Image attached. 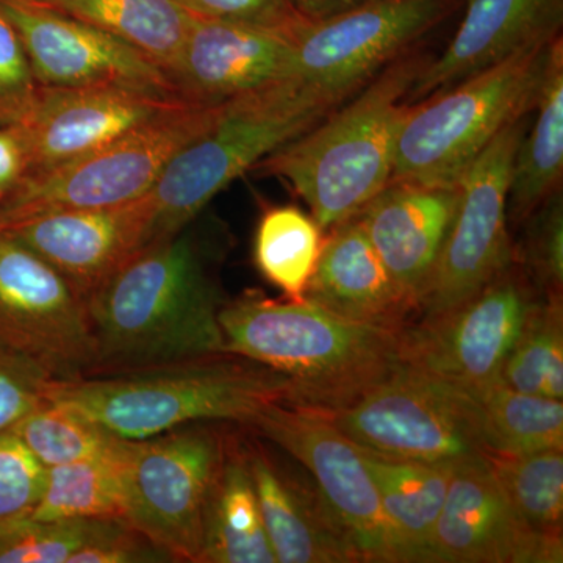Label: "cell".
I'll list each match as a JSON object with an SVG mask.
<instances>
[{
    "label": "cell",
    "instance_id": "4",
    "mask_svg": "<svg viewBox=\"0 0 563 563\" xmlns=\"http://www.w3.org/2000/svg\"><path fill=\"white\" fill-rule=\"evenodd\" d=\"M47 399L66 404L122 440H143L192 422L247 424L274 404H295L290 377L218 352L111 376L52 380Z\"/></svg>",
    "mask_w": 563,
    "mask_h": 563
},
{
    "label": "cell",
    "instance_id": "37",
    "mask_svg": "<svg viewBox=\"0 0 563 563\" xmlns=\"http://www.w3.org/2000/svg\"><path fill=\"white\" fill-rule=\"evenodd\" d=\"M38 88L20 35L0 13V125L20 122Z\"/></svg>",
    "mask_w": 563,
    "mask_h": 563
},
{
    "label": "cell",
    "instance_id": "31",
    "mask_svg": "<svg viewBox=\"0 0 563 563\" xmlns=\"http://www.w3.org/2000/svg\"><path fill=\"white\" fill-rule=\"evenodd\" d=\"M487 461L520 520L532 531L562 539L563 450L492 454Z\"/></svg>",
    "mask_w": 563,
    "mask_h": 563
},
{
    "label": "cell",
    "instance_id": "18",
    "mask_svg": "<svg viewBox=\"0 0 563 563\" xmlns=\"http://www.w3.org/2000/svg\"><path fill=\"white\" fill-rule=\"evenodd\" d=\"M147 195L124 206L54 211L0 229L49 263L87 303L131 255L146 246Z\"/></svg>",
    "mask_w": 563,
    "mask_h": 563
},
{
    "label": "cell",
    "instance_id": "8",
    "mask_svg": "<svg viewBox=\"0 0 563 563\" xmlns=\"http://www.w3.org/2000/svg\"><path fill=\"white\" fill-rule=\"evenodd\" d=\"M322 415L366 453L393 461L459 465L490 455L472 393L401 362L354 401Z\"/></svg>",
    "mask_w": 563,
    "mask_h": 563
},
{
    "label": "cell",
    "instance_id": "39",
    "mask_svg": "<svg viewBox=\"0 0 563 563\" xmlns=\"http://www.w3.org/2000/svg\"><path fill=\"white\" fill-rule=\"evenodd\" d=\"M51 383L38 366L0 346V432L46 401Z\"/></svg>",
    "mask_w": 563,
    "mask_h": 563
},
{
    "label": "cell",
    "instance_id": "25",
    "mask_svg": "<svg viewBox=\"0 0 563 563\" xmlns=\"http://www.w3.org/2000/svg\"><path fill=\"white\" fill-rule=\"evenodd\" d=\"M531 131L515 152L507 195V221L521 225L550 196L562 190L563 176V43L554 41Z\"/></svg>",
    "mask_w": 563,
    "mask_h": 563
},
{
    "label": "cell",
    "instance_id": "19",
    "mask_svg": "<svg viewBox=\"0 0 563 563\" xmlns=\"http://www.w3.org/2000/svg\"><path fill=\"white\" fill-rule=\"evenodd\" d=\"M292 77L285 33L192 16L168 79L192 106H218Z\"/></svg>",
    "mask_w": 563,
    "mask_h": 563
},
{
    "label": "cell",
    "instance_id": "43",
    "mask_svg": "<svg viewBox=\"0 0 563 563\" xmlns=\"http://www.w3.org/2000/svg\"><path fill=\"white\" fill-rule=\"evenodd\" d=\"M0 2H29V0H0Z\"/></svg>",
    "mask_w": 563,
    "mask_h": 563
},
{
    "label": "cell",
    "instance_id": "36",
    "mask_svg": "<svg viewBox=\"0 0 563 563\" xmlns=\"http://www.w3.org/2000/svg\"><path fill=\"white\" fill-rule=\"evenodd\" d=\"M44 479L46 466L13 432H0V518L31 512Z\"/></svg>",
    "mask_w": 563,
    "mask_h": 563
},
{
    "label": "cell",
    "instance_id": "41",
    "mask_svg": "<svg viewBox=\"0 0 563 563\" xmlns=\"http://www.w3.org/2000/svg\"><path fill=\"white\" fill-rule=\"evenodd\" d=\"M27 168L24 143L14 125H0V192H7L22 179Z\"/></svg>",
    "mask_w": 563,
    "mask_h": 563
},
{
    "label": "cell",
    "instance_id": "22",
    "mask_svg": "<svg viewBox=\"0 0 563 563\" xmlns=\"http://www.w3.org/2000/svg\"><path fill=\"white\" fill-rule=\"evenodd\" d=\"M563 0H466L457 32L446 49L429 58L407 103L446 90L520 51L562 36Z\"/></svg>",
    "mask_w": 563,
    "mask_h": 563
},
{
    "label": "cell",
    "instance_id": "23",
    "mask_svg": "<svg viewBox=\"0 0 563 563\" xmlns=\"http://www.w3.org/2000/svg\"><path fill=\"white\" fill-rule=\"evenodd\" d=\"M329 231L303 298L363 324L393 331L410 324L415 307L391 279L357 218Z\"/></svg>",
    "mask_w": 563,
    "mask_h": 563
},
{
    "label": "cell",
    "instance_id": "38",
    "mask_svg": "<svg viewBox=\"0 0 563 563\" xmlns=\"http://www.w3.org/2000/svg\"><path fill=\"white\" fill-rule=\"evenodd\" d=\"M192 14L206 20L235 22L290 36L302 22L291 0H176Z\"/></svg>",
    "mask_w": 563,
    "mask_h": 563
},
{
    "label": "cell",
    "instance_id": "20",
    "mask_svg": "<svg viewBox=\"0 0 563 563\" xmlns=\"http://www.w3.org/2000/svg\"><path fill=\"white\" fill-rule=\"evenodd\" d=\"M242 448L277 563L361 562L313 479L292 472L255 433L242 435Z\"/></svg>",
    "mask_w": 563,
    "mask_h": 563
},
{
    "label": "cell",
    "instance_id": "21",
    "mask_svg": "<svg viewBox=\"0 0 563 563\" xmlns=\"http://www.w3.org/2000/svg\"><path fill=\"white\" fill-rule=\"evenodd\" d=\"M457 195V184L391 179L354 214L415 314L450 231Z\"/></svg>",
    "mask_w": 563,
    "mask_h": 563
},
{
    "label": "cell",
    "instance_id": "28",
    "mask_svg": "<svg viewBox=\"0 0 563 563\" xmlns=\"http://www.w3.org/2000/svg\"><path fill=\"white\" fill-rule=\"evenodd\" d=\"M479 406L485 444L492 454L563 450V402L498 383L470 391Z\"/></svg>",
    "mask_w": 563,
    "mask_h": 563
},
{
    "label": "cell",
    "instance_id": "5",
    "mask_svg": "<svg viewBox=\"0 0 563 563\" xmlns=\"http://www.w3.org/2000/svg\"><path fill=\"white\" fill-rule=\"evenodd\" d=\"M336 107L296 79L222 103L213 124L168 163L147 192L146 246L176 235L199 218L218 192Z\"/></svg>",
    "mask_w": 563,
    "mask_h": 563
},
{
    "label": "cell",
    "instance_id": "2",
    "mask_svg": "<svg viewBox=\"0 0 563 563\" xmlns=\"http://www.w3.org/2000/svg\"><path fill=\"white\" fill-rule=\"evenodd\" d=\"M224 352L290 377L292 406L329 413L342 409L399 363L398 333L346 320L306 298L246 292L220 312Z\"/></svg>",
    "mask_w": 563,
    "mask_h": 563
},
{
    "label": "cell",
    "instance_id": "24",
    "mask_svg": "<svg viewBox=\"0 0 563 563\" xmlns=\"http://www.w3.org/2000/svg\"><path fill=\"white\" fill-rule=\"evenodd\" d=\"M198 563H277L242 448L229 435L203 518Z\"/></svg>",
    "mask_w": 563,
    "mask_h": 563
},
{
    "label": "cell",
    "instance_id": "30",
    "mask_svg": "<svg viewBox=\"0 0 563 563\" xmlns=\"http://www.w3.org/2000/svg\"><path fill=\"white\" fill-rule=\"evenodd\" d=\"M313 217L295 206L266 207L254 239V262L285 298L303 299L324 235Z\"/></svg>",
    "mask_w": 563,
    "mask_h": 563
},
{
    "label": "cell",
    "instance_id": "35",
    "mask_svg": "<svg viewBox=\"0 0 563 563\" xmlns=\"http://www.w3.org/2000/svg\"><path fill=\"white\" fill-rule=\"evenodd\" d=\"M514 261L544 298H563V195L555 191L523 222Z\"/></svg>",
    "mask_w": 563,
    "mask_h": 563
},
{
    "label": "cell",
    "instance_id": "14",
    "mask_svg": "<svg viewBox=\"0 0 563 563\" xmlns=\"http://www.w3.org/2000/svg\"><path fill=\"white\" fill-rule=\"evenodd\" d=\"M0 346L52 380L90 376L95 340L87 303L57 269L0 233Z\"/></svg>",
    "mask_w": 563,
    "mask_h": 563
},
{
    "label": "cell",
    "instance_id": "1",
    "mask_svg": "<svg viewBox=\"0 0 563 563\" xmlns=\"http://www.w3.org/2000/svg\"><path fill=\"white\" fill-rule=\"evenodd\" d=\"M198 220V218H196ZM196 220L141 247L87 301L95 340L88 377L224 352L217 240Z\"/></svg>",
    "mask_w": 563,
    "mask_h": 563
},
{
    "label": "cell",
    "instance_id": "33",
    "mask_svg": "<svg viewBox=\"0 0 563 563\" xmlns=\"http://www.w3.org/2000/svg\"><path fill=\"white\" fill-rule=\"evenodd\" d=\"M46 468L117 453L124 440L66 404L46 399L9 429Z\"/></svg>",
    "mask_w": 563,
    "mask_h": 563
},
{
    "label": "cell",
    "instance_id": "26",
    "mask_svg": "<svg viewBox=\"0 0 563 563\" xmlns=\"http://www.w3.org/2000/svg\"><path fill=\"white\" fill-rule=\"evenodd\" d=\"M362 454L395 532L402 563H429L433 528L455 465L393 461L363 450Z\"/></svg>",
    "mask_w": 563,
    "mask_h": 563
},
{
    "label": "cell",
    "instance_id": "12",
    "mask_svg": "<svg viewBox=\"0 0 563 563\" xmlns=\"http://www.w3.org/2000/svg\"><path fill=\"white\" fill-rule=\"evenodd\" d=\"M454 0H368L290 35L292 77L336 106L385 66L413 49L450 13Z\"/></svg>",
    "mask_w": 563,
    "mask_h": 563
},
{
    "label": "cell",
    "instance_id": "27",
    "mask_svg": "<svg viewBox=\"0 0 563 563\" xmlns=\"http://www.w3.org/2000/svg\"><path fill=\"white\" fill-rule=\"evenodd\" d=\"M118 36L157 63L173 68L191 14L176 0H29Z\"/></svg>",
    "mask_w": 563,
    "mask_h": 563
},
{
    "label": "cell",
    "instance_id": "42",
    "mask_svg": "<svg viewBox=\"0 0 563 563\" xmlns=\"http://www.w3.org/2000/svg\"><path fill=\"white\" fill-rule=\"evenodd\" d=\"M368 0H291L292 7L309 22H320L339 16L344 11L363 5Z\"/></svg>",
    "mask_w": 563,
    "mask_h": 563
},
{
    "label": "cell",
    "instance_id": "16",
    "mask_svg": "<svg viewBox=\"0 0 563 563\" xmlns=\"http://www.w3.org/2000/svg\"><path fill=\"white\" fill-rule=\"evenodd\" d=\"M184 106L192 103L139 88L40 87L31 109L13 124L24 143L25 174L88 154Z\"/></svg>",
    "mask_w": 563,
    "mask_h": 563
},
{
    "label": "cell",
    "instance_id": "29",
    "mask_svg": "<svg viewBox=\"0 0 563 563\" xmlns=\"http://www.w3.org/2000/svg\"><path fill=\"white\" fill-rule=\"evenodd\" d=\"M46 468L43 492L31 510L43 521L124 520L121 451Z\"/></svg>",
    "mask_w": 563,
    "mask_h": 563
},
{
    "label": "cell",
    "instance_id": "13",
    "mask_svg": "<svg viewBox=\"0 0 563 563\" xmlns=\"http://www.w3.org/2000/svg\"><path fill=\"white\" fill-rule=\"evenodd\" d=\"M240 428L301 463L350 536L361 562L402 563L361 448L325 415L292 404H274Z\"/></svg>",
    "mask_w": 563,
    "mask_h": 563
},
{
    "label": "cell",
    "instance_id": "44",
    "mask_svg": "<svg viewBox=\"0 0 563 563\" xmlns=\"http://www.w3.org/2000/svg\"><path fill=\"white\" fill-rule=\"evenodd\" d=\"M2 199H3V195H2V192H0V202H2Z\"/></svg>",
    "mask_w": 563,
    "mask_h": 563
},
{
    "label": "cell",
    "instance_id": "15",
    "mask_svg": "<svg viewBox=\"0 0 563 563\" xmlns=\"http://www.w3.org/2000/svg\"><path fill=\"white\" fill-rule=\"evenodd\" d=\"M0 13L20 35L40 87H125L177 96L157 63L102 29L29 2H0Z\"/></svg>",
    "mask_w": 563,
    "mask_h": 563
},
{
    "label": "cell",
    "instance_id": "34",
    "mask_svg": "<svg viewBox=\"0 0 563 563\" xmlns=\"http://www.w3.org/2000/svg\"><path fill=\"white\" fill-rule=\"evenodd\" d=\"M117 518L43 521L31 514L0 518V563H68L103 536ZM124 521V520H122Z\"/></svg>",
    "mask_w": 563,
    "mask_h": 563
},
{
    "label": "cell",
    "instance_id": "17",
    "mask_svg": "<svg viewBox=\"0 0 563 563\" xmlns=\"http://www.w3.org/2000/svg\"><path fill=\"white\" fill-rule=\"evenodd\" d=\"M563 539L532 531L493 476L487 457L454 466L433 528L429 563H561Z\"/></svg>",
    "mask_w": 563,
    "mask_h": 563
},
{
    "label": "cell",
    "instance_id": "32",
    "mask_svg": "<svg viewBox=\"0 0 563 563\" xmlns=\"http://www.w3.org/2000/svg\"><path fill=\"white\" fill-rule=\"evenodd\" d=\"M563 298H542L529 310L503 368L514 390L563 401Z\"/></svg>",
    "mask_w": 563,
    "mask_h": 563
},
{
    "label": "cell",
    "instance_id": "3",
    "mask_svg": "<svg viewBox=\"0 0 563 563\" xmlns=\"http://www.w3.org/2000/svg\"><path fill=\"white\" fill-rule=\"evenodd\" d=\"M429 58L406 52L254 169L288 181L322 231L350 220L391 180L407 96Z\"/></svg>",
    "mask_w": 563,
    "mask_h": 563
},
{
    "label": "cell",
    "instance_id": "40",
    "mask_svg": "<svg viewBox=\"0 0 563 563\" xmlns=\"http://www.w3.org/2000/svg\"><path fill=\"white\" fill-rule=\"evenodd\" d=\"M172 555L125 521H117L95 542L77 551L68 563H163Z\"/></svg>",
    "mask_w": 563,
    "mask_h": 563
},
{
    "label": "cell",
    "instance_id": "7",
    "mask_svg": "<svg viewBox=\"0 0 563 563\" xmlns=\"http://www.w3.org/2000/svg\"><path fill=\"white\" fill-rule=\"evenodd\" d=\"M222 103L166 111L106 146L24 174L0 202V229L54 211L102 209L143 198L168 163L213 124Z\"/></svg>",
    "mask_w": 563,
    "mask_h": 563
},
{
    "label": "cell",
    "instance_id": "10",
    "mask_svg": "<svg viewBox=\"0 0 563 563\" xmlns=\"http://www.w3.org/2000/svg\"><path fill=\"white\" fill-rule=\"evenodd\" d=\"M540 298L514 261L472 298L401 329L399 362L462 390H485L501 383L507 355Z\"/></svg>",
    "mask_w": 563,
    "mask_h": 563
},
{
    "label": "cell",
    "instance_id": "11",
    "mask_svg": "<svg viewBox=\"0 0 563 563\" xmlns=\"http://www.w3.org/2000/svg\"><path fill=\"white\" fill-rule=\"evenodd\" d=\"M525 131L526 118L507 125L457 180L453 221L415 320L453 309L512 265L507 195L515 152Z\"/></svg>",
    "mask_w": 563,
    "mask_h": 563
},
{
    "label": "cell",
    "instance_id": "6",
    "mask_svg": "<svg viewBox=\"0 0 563 563\" xmlns=\"http://www.w3.org/2000/svg\"><path fill=\"white\" fill-rule=\"evenodd\" d=\"M554 41L407 103L391 179L457 184L503 129L536 109Z\"/></svg>",
    "mask_w": 563,
    "mask_h": 563
},
{
    "label": "cell",
    "instance_id": "9",
    "mask_svg": "<svg viewBox=\"0 0 563 563\" xmlns=\"http://www.w3.org/2000/svg\"><path fill=\"white\" fill-rule=\"evenodd\" d=\"M229 435L213 422H192L121 451L124 521L172 555L199 562L203 518Z\"/></svg>",
    "mask_w": 563,
    "mask_h": 563
}]
</instances>
